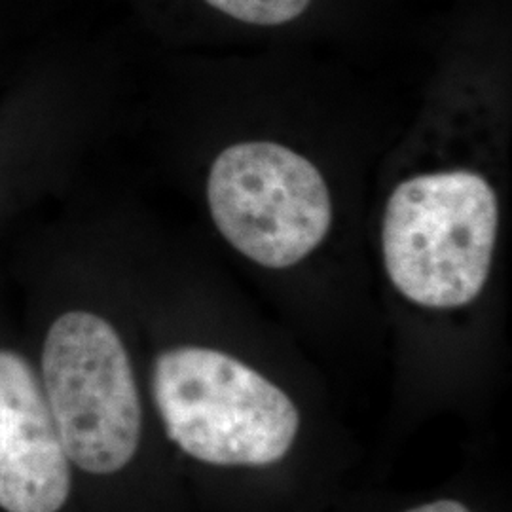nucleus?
<instances>
[{"label": "nucleus", "instance_id": "1", "mask_svg": "<svg viewBox=\"0 0 512 512\" xmlns=\"http://www.w3.org/2000/svg\"><path fill=\"white\" fill-rule=\"evenodd\" d=\"M497 230V194L475 171L406 179L385 205V270L393 287L418 306H467L488 281Z\"/></svg>", "mask_w": 512, "mask_h": 512}, {"label": "nucleus", "instance_id": "2", "mask_svg": "<svg viewBox=\"0 0 512 512\" xmlns=\"http://www.w3.org/2000/svg\"><path fill=\"white\" fill-rule=\"evenodd\" d=\"M152 393L167 437L209 465H272L289 454L300 429L298 408L283 389L219 349L160 353Z\"/></svg>", "mask_w": 512, "mask_h": 512}, {"label": "nucleus", "instance_id": "3", "mask_svg": "<svg viewBox=\"0 0 512 512\" xmlns=\"http://www.w3.org/2000/svg\"><path fill=\"white\" fill-rule=\"evenodd\" d=\"M44 395L65 454L92 475L122 471L141 440V403L118 332L90 311L55 319L42 349Z\"/></svg>", "mask_w": 512, "mask_h": 512}, {"label": "nucleus", "instance_id": "4", "mask_svg": "<svg viewBox=\"0 0 512 512\" xmlns=\"http://www.w3.org/2000/svg\"><path fill=\"white\" fill-rule=\"evenodd\" d=\"M207 202L224 239L275 270L302 262L332 224L321 171L291 148L268 141L224 148L209 171Z\"/></svg>", "mask_w": 512, "mask_h": 512}, {"label": "nucleus", "instance_id": "5", "mask_svg": "<svg viewBox=\"0 0 512 512\" xmlns=\"http://www.w3.org/2000/svg\"><path fill=\"white\" fill-rule=\"evenodd\" d=\"M71 492V461L35 370L0 349V507L57 512Z\"/></svg>", "mask_w": 512, "mask_h": 512}, {"label": "nucleus", "instance_id": "6", "mask_svg": "<svg viewBox=\"0 0 512 512\" xmlns=\"http://www.w3.org/2000/svg\"><path fill=\"white\" fill-rule=\"evenodd\" d=\"M311 0H207L230 18L251 25H285L300 18Z\"/></svg>", "mask_w": 512, "mask_h": 512}, {"label": "nucleus", "instance_id": "7", "mask_svg": "<svg viewBox=\"0 0 512 512\" xmlns=\"http://www.w3.org/2000/svg\"><path fill=\"white\" fill-rule=\"evenodd\" d=\"M406 512H471L463 503L454 501V499H440V501H433V503H425L416 509H410Z\"/></svg>", "mask_w": 512, "mask_h": 512}]
</instances>
